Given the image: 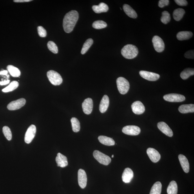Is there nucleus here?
<instances>
[{
  "label": "nucleus",
  "instance_id": "f257e3e1",
  "mask_svg": "<svg viewBox=\"0 0 194 194\" xmlns=\"http://www.w3.org/2000/svg\"><path fill=\"white\" fill-rule=\"evenodd\" d=\"M79 18V14L77 11L72 10L65 15L63 21V27L65 32L69 33L74 29Z\"/></svg>",
  "mask_w": 194,
  "mask_h": 194
},
{
  "label": "nucleus",
  "instance_id": "f03ea898",
  "mask_svg": "<svg viewBox=\"0 0 194 194\" xmlns=\"http://www.w3.org/2000/svg\"><path fill=\"white\" fill-rule=\"evenodd\" d=\"M139 50L135 45L128 44L124 46L121 50V54L125 58L127 59H132L137 56Z\"/></svg>",
  "mask_w": 194,
  "mask_h": 194
},
{
  "label": "nucleus",
  "instance_id": "7ed1b4c3",
  "mask_svg": "<svg viewBox=\"0 0 194 194\" xmlns=\"http://www.w3.org/2000/svg\"><path fill=\"white\" fill-rule=\"evenodd\" d=\"M117 86L120 94H126L129 90L130 85L128 80L123 77H119L117 80Z\"/></svg>",
  "mask_w": 194,
  "mask_h": 194
},
{
  "label": "nucleus",
  "instance_id": "20e7f679",
  "mask_svg": "<svg viewBox=\"0 0 194 194\" xmlns=\"http://www.w3.org/2000/svg\"><path fill=\"white\" fill-rule=\"evenodd\" d=\"M47 75L49 81L53 85H59L63 82L61 75L54 71H49L47 73Z\"/></svg>",
  "mask_w": 194,
  "mask_h": 194
},
{
  "label": "nucleus",
  "instance_id": "39448f33",
  "mask_svg": "<svg viewBox=\"0 0 194 194\" xmlns=\"http://www.w3.org/2000/svg\"><path fill=\"white\" fill-rule=\"evenodd\" d=\"M93 156L100 164L105 166H108L111 162L110 157L99 151H94L93 153Z\"/></svg>",
  "mask_w": 194,
  "mask_h": 194
},
{
  "label": "nucleus",
  "instance_id": "423d86ee",
  "mask_svg": "<svg viewBox=\"0 0 194 194\" xmlns=\"http://www.w3.org/2000/svg\"><path fill=\"white\" fill-rule=\"evenodd\" d=\"M152 42L154 48L158 53L163 52L165 49V44L162 39L158 36H155L153 37Z\"/></svg>",
  "mask_w": 194,
  "mask_h": 194
},
{
  "label": "nucleus",
  "instance_id": "0eeeda50",
  "mask_svg": "<svg viewBox=\"0 0 194 194\" xmlns=\"http://www.w3.org/2000/svg\"><path fill=\"white\" fill-rule=\"evenodd\" d=\"M26 100L24 98H21L10 102L7 108L10 110H15L20 109L26 104Z\"/></svg>",
  "mask_w": 194,
  "mask_h": 194
},
{
  "label": "nucleus",
  "instance_id": "6e6552de",
  "mask_svg": "<svg viewBox=\"0 0 194 194\" xmlns=\"http://www.w3.org/2000/svg\"><path fill=\"white\" fill-rule=\"evenodd\" d=\"M36 127L34 125H32L28 129L24 136V141L26 143L29 144L32 142L36 133Z\"/></svg>",
  "mask_w": 194,
  "mask_h": 194
},
{
  "label": "nucleus",
  "instance_id": "1a4fd4ad",
  "mask_svg": "<svg viewBox=\"0 0 194 194\" xmlns=\"http://www.w3.org/2000/svg\"><path fill=\"white\" fill-rule=\"evenodd\" d=\"M164 99L166 101L170 102H180L186 99L184 96L177 93H170L164 96Z\"/></svg>",
  "mask_w": 194,
  "mask_h": 194
},
{
  "label": "nucleus",
  "instance_id": "9d476101",
  "mask_svg": "<svg viewBox=\"0 0 194 194\" xmlns=\"http://www.w3.org/2000/svg\"><path fill=\"white\" fill-rule=\"evenodd\" d=\"M122 131L127 135L137 136L140 133V129L139 127L137 126H127L123 128Z\"/></svg>",
  "mask_w": 194,
  "mask_h": 194
},
{
  "label": "nucleus",
  "instance_id": "9b49d317",
  "mask_svg": "<svg viewBox=\"0 0 194 194\" xmlns=\"http://www.w3.org/2000/svg\"><path fill=\"white\" fill-rule=\"evenodd\" d=\"M140 76L144 79L150 81H156L159 79L160 76L157 73L149 72V71H141L140 72Z\"/></svg>",
  "mask_w": 194,
  "mask_h": 194
},
{
  "label": "nucleus",
  "instance_id": "f8f14e48",
  "mask_svg": "<svg viewBox=\"0 0 194 194\" xmlns=\"http://www.w3.org/2000/svg\"><path fill=\"white\" fill-rule=\"evenodd\" d=\"M78 182L79 186L82 189L85 188L87 185V176L85 171L80 169L78 173Z\"/></svg>",
  "mask_w": 194,
  "mask_h": 194
},
{
  "label": "nucleus",
  "instance_id": "ddd939ff",
  "mask_svg": "<svg viewBox=\"0 0 194 194\" xmlns=\"http://www.w3.org/2000/svg\"><path fill=\"white\" fill-rule=\"evenodd\" d=\"M82 107L84 113L90 114L92 112L93 107V100L91 98H88L84 100L82 104Z\"/></svg>",
  "mask_w": 194,
  "mask_h": 194
},
{
  "label": "nucleus",
  "instance_id": "4468645a",
  "mask_svg": "<svg viewBox=\"0 0 194 194\" xmlns=\"http://www.w3.org/2000/svg\"><path fill=\"white\" fill-rule=\"evenodd\" d=\"M147 153L151 161L153 162H159L161 158V155L158 151L155 149L149 148L147 149Z\"/></svg>",
  "mask_w": 194,
  "mask_h": 194
},
{
  "label": "nucleus",
  "instance_id": "2eb2a0df",
  "mask_svg": "<svg viewBox=\"0 0 194 194\" xmlns=\"http://www.w3.org/2000/svg\"><path fill=\"white\" fill-rule=\"evenodd\" d=\"M131 107L133 112L136 114H142L145 110L144 104L140 101H138L134 102L131 105Z\"/></svg>",
  "mask_w": 194,
  "mask_h": 194
},
{
  "label": "nucleus",
  "instance_id": "dca6fc26",
  "mask_svg": "<svg viewBox=\"0 0 194 194\" xmlns=\"http://www.w3.org/2000/svg\"><path fill=\"white\" fill-rule=\"evenodd\" d=\"M158 128L164 134L169 137H172L173 133L172 130L166 123L162 122L158 123L157 124Z\"/></svg>",
  "mask_w": 194,
  "mask_h": 194
},
{
  "label": "nucleus",
  "instance_id": "f3484780",
  "mask_svg": "<svg viewBox=\"0 0 194 194\" xmlns=\"http://www.w3.org/2000/svg\"><path fill=\"white\" fill-rule=\"evenodd\" d=\"M134 176L133 171L129 168H126L124 169L122 175L123 181L125 183H129L132 179Z\"/></svg>",
  "mask_w": 194,
  "mask_h": 194
},
{
  "label": "nucleus",
  "instance_id": "a211bd4d",
  "mask_svg": "<svg viewBox=\"0 0 194 194\" xmlns=\"http://www.w3.org/2000/svg\"><path fill=\"white\" fill-rule=\"evenodd\" d=\"M55 160L58 166L61 167V168H64L68 166L67 159L66 156L62 154L61 153H58L57 154Z\"/></svg>",
  "mask_w": 194,
  "mask_h": 194
},
{
  "label": "nucleus",
  "instance_id": "6ab92c4d",
  "mask_svg": "<svg viewBox=\"0 0 194 194\" xmlns=\"http://www.w3.org/2000/svg\"><path fill=\"white\" fill-rule=\"evenodd\" d=\"M180 165L183 171L186 173H188L189 171V164L188 159L185 156L180 154L178 156Z\"/></svg>",
  "mask_w": 194,
  "mask_h": 194
},
{
  "label": "nucleus",
  "instance_id": "aec40b11",
  "mask_svg": "<svg viewBox=\"0 0 194 194\" xmlns=\"http://www.w3.org/2000/svg\"><path fill=\"white\" fill-rule=\"evenodd\" d=\"M109 104V98L107 95H105L102 97L99 106V110L100 112L104 113L108 109Z\"/></svg>",
  "mask_w": 194,
  "mask_h": 194
},
{
  "label": "nucleus",
  "instance_id": "412c9836",
  "mask_svg": "<svg viewBox=\"0 0 194 194\" xmlns=\"http://www.w3.org/2000/svg\"><path fill=\"white\" fill-rule=\"evenodd\" d=\"M98 139L101 144L106 146H113L115 144L114 140L112 138L106 137V136H99Z\"/></svg>",
  "mask_w": 194,
  "mask_h": 194
},
{
  "label": "nucleus",
  "instance_id": "4be33fe9",
  "mask_svg": "<svg viewBox=\"0 0 194 194\" xmlns=\"http://www.w3.org/2000/svg\"><path fill=\"white\" fill-rule=\"evenodd\" d=\"M93 11L96 13H100L102 12H106L109 10V7L107 5L104 3H100L99 5H94L92 6Z\"/></svg>",
  "mask_w": 194,
  "mask_h": 194
},
{
  "label": "nucleus",
  "instance_id": "5701e85b",
  "mask_svg": "<svg viewBox=\"0 0 194 194\" xmlns=\"http://www.w3.org/2000/svg\"><path fill=\"white\" fill-rule=\"evenodd\" d=\"M123 9L124 12L128 16L133 19L136 18L137 17L136 12L130 6L124 4L123 6Z\"/></svg>",
  "mask_w": 194,
  "mask_h": 194
},
{
  "label": "nucleus",
  "instance_id": "b1692460",
  "mask_svg": "<svg viewBox=\"0 0 194 194\" xmlns=\"http://www.w3.org/2000/svg\"><path fill=\"white\" fill-rule=\"evenodd\" d=\"M179 112L182 114L194 113V105L184 104L180 106L178 108Z\"/></svg>",
  "mask_w": 194,
  "mask_h": 194
},
{
  "label": "nucleus",
  "instance_id": "393cba45",
  "mask_svg": "<svg viewBox=\"0 0 194 194\" xmlns=\"http://www.w3.org/2000/svg\"><path fill=\"white\" fill-rule=\"evenodd\" d=\"M193 34L191 32H178L177 35V38L179 41H184V40H188L192 37Z\"/></svg>",
  "mask_w": 194,
  "mask_h": 194
},
{
  "label": "nucleus",
  "instance_id": "a878e982",
  "mask_svg": "<svg viewBox=\"0 0 194 194\" xmlns=\"http://www.w3.org/2000/svg\"><path fill=\"white\" fill-rule=\"evenodd\" d=\"M178 186L177 183L174 180L171 181L169 183L167 189L168 194H177Z\"/></svg>",
  "mask_w": 194,
  "mask_h": 194
},
{
  "label": "nucleus",
  "instance_id": "bb28decb",
  "mask_svg": "<svg viewBox=\"0 0 194 194\" xmlns=\"http://www.w3.org/2000/svg\"><path fill=\"white\" fill-rule=\"evenodd\" d=\"M185 13V11L183 9L178 8L174 11L173 16L175 21H178L181 20L183 17Z\"/></svg>",
  "mask_w": 194,
  "mask_h": 194
},
{
  "label": "nucleus",
  "instance_id": "cd10ccee",
  "mask_svg": "<svg viewBox=\"0 0 194 194\" xmlns=\"http://www.w3.org/2000/svg\"><path fill=\"white\" fill-rule=\"evenodd\" d=\"M7 70L10 75L13 77H19L20 75V71L16 67L10 65L7 66Z\"/></svg>",
  "mask_w": 194,
  "mask_h": 194
},
{
  "label": "nucleus",
  "instance_id": "c85d7f7f",
  "mask_svg": "<svg viewBox=\"0 0 194 194\" xmlns=\"http://www.w3.org/2000/svg\"><path fill=\"white\" fill-rule=\"evenodd\" d=\"M162 184L160 182H157L153 185L151 189L150 194H161Z\"/></svg>",
  "mask_w": 194,
  "mask_h": 194
},
{
  "label": "nucleus",
  "instance_id": "c756f323",
  "mask_svg": "<svg viewBox=\"0 0 194 194\" xmlns=\"http://www.w3.org/2000/svg\"><path fill=\"white\" fill-rule=\"evenodd\" d=\"M194 69L188 68L185 69L180 73V77L182 79L186 80L188 79L191 76L194 75Z\"/></svg>",
  "mask_w": 194,
  "mask_h": 194
},
{
  "label": "nucleus",
  "instance_id": "7c9ffc66",
  "mask_svg": "<svg viewBox=\"0 0 194 194\" xmlns=\"http://www.w3.org/2000/svg\"><path fill=\"white\" fill-rule=\"evenodd\" d=\"M19 86V82L17 81H13L11 82L10 84L6 88L2 90L4 93L11 92L16 89Z\"/></svg>",
  "mask_w": 194,
  "mask_h": 194
},
{
  "label": "nucleus",
  "instance_id": "2f4dec72",
  "mask_svg": "<svg viewBox=\"0 0 194 194\" xmlns=\"http://www.w3.org/2000/svg\"><path fill=\"white\" fill-rule=\"evenodd\" d=\"M71 124H72V130L75 132H78L80 130V124L76 118L73 117L71 120Z\"/></svg>",
  "mask_w": 194,
  "mask_h": 194
},
{
  "label": "nucleus",
  "instance_id": "473e14b6",
  "mask_svg": "<svg viewBox=\"0 0 194 194\" xmlns=\"http://www.w3.org/2000/svg\"><path fill=\"white\" fill-rule=\"evenodd\" d=\"M93 42V40L92 39H88L86 40L82 49L81 53L82 54H84L87 52L90 47L92 46Z\"/></svg>",
  "mask_w": 194,
  "mask_h": 194
},
{
  "label": "nucleus",
  "instance_id": "72a5a7b5",
  "mask_svg": "<svg viewBox=\"0 0 194 194\" xmlns=\"http://www.w3.org/2000/svg\"><path fill=\"white\" fill-rule=\"evenodd\" d=\"M107 26V24L106 22L102 20L95 21L93 24V28L97 29L106 28Z\"/></svg>",
  "mask_w": 194,
  "mask_h": 194
},
{
  "label": "nucleus",
  "instance_id": "f704fd0d",
  "mask_svg": "<svg viewBox=\"0 0 194 194\" xmlns=\"http://www.w3.org/2000/svg\"><path fill=\"white\" fill-rule=\"evenodd\" d=\"M161 21L162 23L167 24L170 21L171 17L169 13L166 11H164L162 13Z\"/></svg>",
  "mask_w": 194,
  "mask_h": 194
},
{
  "label": "nucleus",
  "instance_id": "c9c22d12",
  "mask_svg": "<svg viewBox=\"0 0 194 194\" xmlns=\"http://www.w3.org/2000/svg\"><path fill=\"white\" fill-rule=\"evenodd\" d=\"M3 132L6 139L11 140L12 139V134L10 129L8 127L4 126L3 128Z\"/></svg>",
  "mask_w": 194,
  "mask_h": 194
},
{
  "label": "nucleus",
  "instance_id": "e433bc0d",
  "mask_svg": "<svg viewBox=\"0 0 194 194\" xmlns=\"http://www.w3.org/2000/svg\"><path fill=\"white\" fill-rule=\"evenodd\" d=\"M48 48L51 52L54 54H57L58 53V48L56 44L54 42L50 41L48 42L47 44Z\"/></svg>",
  "mask_w": 194,
  "mask_h": 194
},
{
  "label": "nucleus",
  "instance_id": "4c0bfd02",
  "mask_svg": "<svg viewBox=\"0 0 194 194\" xmlns=\"http://www.w3.org/2000/svg\"><path fill=\"white\" fill-rule=\"evenodd\" d=\"M37 31L39 35L41 37H46V31L43 27L41 26L38 27Z\"/></svg>",
  "mask_w": 194,
  "mask_h": 194
},
{
  "label": "nucleus",
  "instance_id": "58836bf2",
  "mask_svg": "<svg viewBox=\"0 0 194 194\" xmlns=\"http://www.w3.org/2000/svg\"><path fill=\"white\" fill-rule=\"evenodd\" d=\"M194 50H191L187 51L185 53L184 56L187 58L193 59L194 58Z\"/></svg>",
  "mask_w": 194,
  "mask_h": 194
},
{
  "label": "nucleus",
  "instance_id": "ea45409f",
  "mask_svg": "<svg viewBox=\"0 0 194 194\" xmlns=\"http://www.w3.org/2000/svg\"><path fill=\"white\" fill-rule=\"evenodd\" d=\"M169 3V0H160L158 3L160 8H163L165 6H168Z\"/></svg>",
  "mask_w": 194,
  "mask_h": 194
},
{
  "label": "nucleus",
  "instance_id": "a19ab883",
  "mask_svg": "<svg viewBox=\"0 0 194 194\" xmlns=\"http://www.w3.org/2000/svg\"><path fill=\"white\" fill-rule=\"evenodd\" d=\"M175 1L179 6H186L188 4V2L186 0H175Z\"/></svg>",
  "mask_w": 194,
  "mask_h": 194
},
{
  "label": "nucleus",
  "instance_id": "79ce46f5",
  "mask_svg": "<svg viewBox=\"0 0 194 194\" xmlns=\"http://www.w3.org/2000/svg\"><path fill=\"white\" fill-rule=\"evenodd\" d=\"M8 71L7 70L0 71V75H6L8 78L9 77V75H8Z\"/></svg>",
  "mask_w": 194,
  "mask_h": 194
},
{
  "label": "nucleus",
  "instance_id": "37998d69",
  "mask_svg": "<svg viewBox=\"0 0 194 194\" xmlns=\"http://www.w3.org/2000/svg\"><path fill=\"white\" fill-rule=\"evenodd\" d=\"M10 80H4V81H0V85H6L10 83Z\"/></svg>",
  "mask_w": 194,
  "mask_h": 194
},
{
  "label": "nucleus",
  "instance_id": "c03bdc74",
  "mask_svg": "<svg viewBox=\"0 0 194 194\" xmlns=\"http://www.w3.org/2000/svg\"><path fill=\"white\" fill-rule=\"evenodd\" d=\"M32 1V0H14L13 1L16 3H23V2H28Z\"/></svg>",
  "mask_w": 194,
  "mask_h": 194
},
{
  "label": "nucleus",
  "instance_id": "a18cd8bd",
  "mask_svg": "<svg viewBox=\"0 0 194 194\" xmlns=\"http://www.w3.org/2000/svg\"><path fill=\"white\" fill-rule=\"evenodd\" d=\"M114 157V155H112V156H111V157H112V158H113V157Z\"/></svg>",
  "mask_w": 194,
  "mask_h": 194
}]
</instances>
